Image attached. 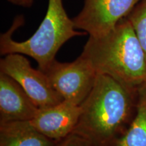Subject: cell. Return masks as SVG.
<instances>
[{
	"label": "cell",
	"instance_id": "obj_1",
	"mask_svg": "<svg viewBox=\"0 0 146 146\" xmlns=\"http://www.w3.org/2000/svg\"><path fill=\"white\" fill-rule=\"evenodd\" d=\"M137 90L98 74L92 90L81 104V115L72 133L95 146H111L126 132L134 118Z\"/></svg>",
	"mask_w": 146,
	"mask_h": 146
},
{
	"label": "cell",
	"instance_id": "obj_2",
	"mask_svg": "<svg viewBox=\"0 0 146 146\" xmlns=\"http://www.w3.org/2000/svg\"><path fill=\"white\" fill-rule=\"evenodd\" d=\"M98 74L137 90L146 82V58L134 29L126 17L104 35L89 36L81 54Z\"/></svg>",
	"mask_w": 146,
	"mask_h": 146
},
{
	"label": "cell",
	"instance_id": "obj_3",
	"mask_svg": "<svg viewBox=\"0 0 146 146\" xmlns=\"http://www.w3.org/2000/svg\"><path fill=\"white\" fill-rule=\"evenodd\" d=\"M23 23V17L18 16L8 31L1 35L0 53L1 56L21 54L30 56L36 60L39 69L43 72L56 60V54L66 42L87 34L76 30L62 0H48L46 14L37 30L29 39L16 41L12 39V34Z\"/></svg>",
	"mask_w": 146,
	"mask_h": 146
},
{
	"label": "cell",
	"instance_id": "obj_4",
	"mask_svg": "<svg viewBox=\"0 0 146 146\" xmlns=\"http://www.w3.org/2000/svg\"><path fill=\"white\" fill-rule=\"evenodd\" d=\"M43 72L63 100L79 106L90 94L98 74L81 55L71 62L55 60Z\"/></svg>",
	"mask_w": 146,
	"mask_h": 146
},
{
	"label": "cell",
	"instance_id": "obj_5",
	"mask_svg": "<svg viewBox=\"0 0 146 146\" xmlns=\"http://www.w3.org/2000/svg\"><path fill=\"white\" fill-rule=\"evenodd\" d=\"M0 72L17 82L39 108L52 106L63 101L45 73L33 68L23 54L5 55L0 60Z\"/></svg>",
	"mask_w": 146,
	"mask_h": 146
},
{
	"label": "cell",
	"instance_id": "obj_6",
	"mask_svg": "<svg viewBox=\"0 0 146 146\" xmlns=\"http://www.w3.org/2000/svg\"><path fill=\"white\" fill-rule=\"evenodd\" d=\"M142 0H84L81 12L72 19L76 29L91 36L112 31Z\"/></svg>",
	"mask_w": 146,
	"mask_h": 146
},
{
	"label": "cell",
	"instance_id": "obj_7",
	"mask_svg": "<svg viewBox=\"0 0 146 146\" xmlns=\"http://www.w3.org/2000/svg\"><path fill=\"white\" fill-rule=\"evenodd\" d=\"M81 112V106L63 100L52 106L40 108L30 122L42 134L58 141L72 133Z\"/></svg>",
	"mask_w": 146,
	"mask_h": 146
},
{
	"label": "cell",
	"instance_id": "obj_8",
	"mask_svg": "<svg viewBox=\"0 0 146 146\" xmlns=\"http://www.w3.org/2000/svg\"><path fill=\"white\" fill-rule=\"evenodd\" d=\"M39 109L17 82L0 72V124L31 120Z\"/></svg>",
	"mask_w": 146,
	"mask_h": 146
},
{
	"label": "cell",
	"instance_id": "obj_9",
	"mask_svg": "<svg viewBox=\"0 0 146 146\" xmlns=\"http://www.w3.org/2000/svg\"><path fill=\"white\" fill-rule=\"evenodd\" d=\"M56 143L36 130L30 120L0 124V146H54Z\"/></svg>",
	"mask_w": 146,
	"mask_h": 146
},
{
	"label": "cell",
	"instance_id": "obj_10",
	"mask_svg": "<svg viewBox=\"0 0 146 146\" xmlns=\"http://www.w3.org/2000/svg\"><path fill=\"white\" fill-rule=\"evenodd\" d=\"M111 146H146V82L137 90L136 112L131 125Z\"/></svg>",
	"mask_w": 146,
	"mask_h": 146
},
{
	"label": "cell",
	"instance_id": "obj_11",
	"mask_svg": "<svg viewBox=\"0 0 146 146\" xmlns=\"http://www.w3.org/2000/svg\"><path fill=\"white\" fill-rule=\"evenodd\" d=\"M134 29L146 58V0H142L127 17Z\"/></svg>",
	"mask_w": 146,
	"mask_h": 146
},
{
	"label": "cell",
	"instance_id": "obj_12",
	"mask_svg": "<svg viewBox=\"0 0 146 146\" xmlns=\"http://www.w3.org/2000/svg\"><path fill=\"white\" fill-rule=\"evenodd\" d=\"M54 146H95L84 137L76 134L71 133L66 137L56 141Z\"/></svg>",
	"mask_w": 146,
	"mask_h": 146
},
{
	"label": "cell",
	"instance_id": "obj_13",
	"mask_svg": "<svg viewBox=\"0 0 146 146\" xmlns=\"http://www.w3.org/2000/svg\"><path fill=\"white\" fill-rule=\"evenodd\" d=\"M9 2L18 6L29 8L33 5L34 0H8Z\"/></svg>",
	"mask_w": 146,
	"mask_h": 146
}]
</instances>
